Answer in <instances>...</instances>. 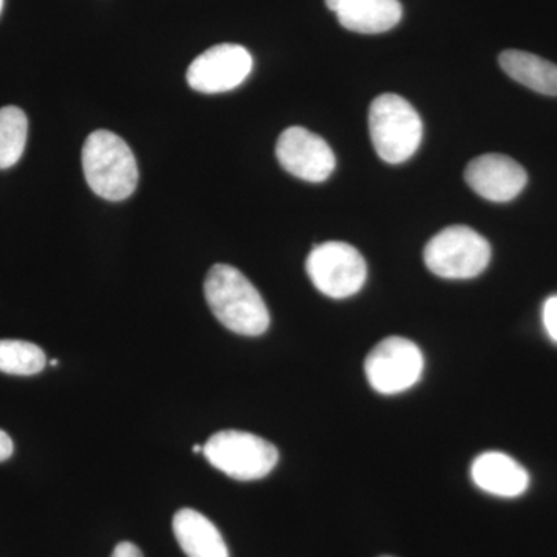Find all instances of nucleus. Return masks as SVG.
Listing matches in <instances>:
<instances>
[{"mask_svg":"<svg viewBox=\"0 0 557 557\" xmlns=\"http://www.w3.org/2000/svg\"><path fill=\"white\" fill-rule=\"evenodd\" d=\"M369 131L380 159L391 164L408 161L423 139V123L417 110L394 94L380 95L370 104Z\"/></svg>","mask_w":557,"mask_h":557,"instance_id":"3","label":"nucleus"},{"mask_svg":"<svg viewBox=\"0 0 557 557\" xmlns=\"http://www.w3.org/2000/svg\"><path fill=\"white\" fill-rule=\"evenodd\" d=\"M47 357L36 344L20 339H0V372L32 376L42 372Z\"/></svg>","mask_w":557,"mask_h":557,"instance_id":"16","label":"nucleus"},{"mask_svg":"<svg viewBox=\"0 0 557 557\" xmlns=\"http://www.w3.org/2000/svg\"><path fill=\"white\" fill-rule=\"evenodd\" d=\"M542 321H544V327L547 330L549 339L557 343V296H552V298L545 300Z\"/></svg>","mask_w":557,"mask_h":557,"instance_id":"17","label":"nucleus"},{"mask_svg":"<svg viewBox=\"0 0 557 557\" xmlns=\"http://www.w3.org/2000/svg\"><path fill=\"white\" fill-rule=\"evenodd\" d=\"M276 157L285 171L304 182H325L336 168L329 143L306 127L293 126L282 132Z\"/></svg>","mask_w":557,"mask_h":557,"instance_id":"9","label":"nucleus"},{"mask_svg":"<svg viewBox=\"0 0 557 557\" xmlns=\"http://www.w3.org/2000/svg\"><path fill=\"white\" fill-rule=\"evenodd\" d=\"M193 450H194V453H201V454H203V446L194 445Z\"/></svg>","mask_w":557,"mask_h":557,"instance_id":"20","label":"nucleus"},{"mask_svg":"<svg viewBox=\"0 0 557 557\" xmlns=\"http://www.w3.org/2000/svg\"><path fill=\"white\" fill-rule=\"evenodd\" d=\"M307 274L322 295L346 299L364 287L368 263L351 245L325 242L311 249L307 258Z\"/></svg>","mask_w":557,"mask_h":557,"instance_id":"6","label":"nucleus"},{"mask_svg":"<svg viewBox=\"0 0 557 557\" xmlns=\"http://www.w3.org/2000/svg\"><path fill=\"white\" fill-rule=\"evenodd\" d=\"M381 557H391V556H381Z\"/></svg>","mask_w":557,"mask_h":557,"instance_id":"23","label":"nucleus"},{"mask_svg":"<svg viewBox=\"0 0 557 557\" xmlns=\"http://www.w3.org/2000/svg\"><path fill=\"white\" fill-rule=\"evenodd\" d=\"M469 188L480 197L496 203L515 200L527 186V171L500 153H486L469 161L465 170Z\"/></svg>","mask_w":557,"mask_h":557,"instance_id":"10","label":"nucleus"},{"mask_svg":"<svg viewBox=\"0 0 557 557\" xmlns=\"http://www.w3.org/2000/svg\"><path fill=\"white\" fill-rule=\"evenodd\" d=\"M490 242L469 226L454 225L440 231L424 248V263L443 278H472L486 270Z\"/></svg>","mask_w":557,"mask_h":557,"instance_id":"5","label":"nucleus"},{"mask_svg":"<svg viewBox=\"0 0 557 557\" xmlns=\"http://www.w3.org/2000/svg\"><path fill=\"white\" fill-rule=\"evenodd\" d=\"M424 358L420 347L401 336L381 341L366 358L370 387L381 395L409 391L423 376Z\"/></svg>","mask_w":557,"mask_h":557,"instance_id":"7","label":"nucleus"},{"mask_svg":"<svg viewBox=\"0 0 557 557\" xmlns=\"http://www.w3.org/2000/svg\"><path fill=\"white\" fill-rule=\"evenodd\" d=\"M49 364L51 366V368H57V366L60 364V362H58L57 359H51V361H49Z\"/></svg>","mask_w":557,"mask_h":557,"instance_id":"21","label":"nucleus"},{"mask_svg":"<svg viewBox=\"0 0 557 557\" xmlns=\"http://www.w3.org/2000/svg\"><path fill=\"white\" fill-rule=\"evenodd\" d=\"M205 298L223 327L260 336L270 327V311L258 288L239 270L218 263L205 278Z\"/></svg>","mask_w":557,"mask_h":557,"instance_id":"1","label":"nucleus"},{"mask_svg":"<svg viewBox=\"0 0 557 557\" xmlns=\"http://www.w3.org/2000/svg\"><path fill=\"white\" fill-rule=\"evenodd\" d=\"M13 440L10 438L7 432L0 429V461L9 460V458L13 456Z\"/></svg>","mask_w":557,"mask_h":557,"instance_id":"19","label":"nucleus"},{"mask_svg":"<svg viewBox=\"0 0 557 557\" xmlns=\"http://www.w3.org/2000/svg\"><path fill=\"white\" fill-rule=\"evenodd\" d=\"M28 120L24 110L9 106L0 109V170H10L27 145Z\"/></svg>","mask_w":557,"mask_h":557,"instance_id":"15","label":"nucleus"},{"mask_svg":"<svg viewBox=\"0 0 557 557\" xmlns=\"http://www.w3.org/2000/svg\"><path fill=\"white\" fill-rule=\"evenodd\" d=\"M471 478L485 493L497 497H519L530 486V475L515 458L497 450L480 454L471 467Z\"/></svg>","mask_w":557,"mask_h":557,"instance_id":"12","label":"nucleus"},{"mask_svg":"<svg viewBox=\"0 0 557 557\" xmlns=\"http://www.w3.org/2000/svg\"><path fill=\"white\" fill-rule=\"evenodd\" d=\"M347 30L380 35L397 27L403 17L399 0H325Z\"/></svg>","mask_w":557,"mask_h":557,"instance_id":"11","label":"nucleus"},{"mask_svg":"<svg viewBox=\"0 0 557 557\" xmlns=\"http://www.w3.org/2000/svg\"><path fill=\"white\" fill-rule=\"evenodd\" d=\"M2 9H3V0H0V13H2Z\"/></svg>","mask_w":557,"mask_h":557,"instance_id":"22","label":"nucleus"},{"mask_svg":"<svg viewBox=\"0 0 557 557\" xmlns=\"http://www.w3.org/2000/svg\"><path fill=\"white\" fill-rule=\"evenodd\" d=\"M509 78L537 94L557 97V65L544 58L520 50H507L498 57Z\"/></svg>","mask_w":557,"mask_h":557,"instance_id":"14","label":"nucleus"},{"mask_svg":"<svg viewBox=\"0 0 557 557\" xmlns=\"http://www.w3.org/2000/svg\"><path fill=\"white\" fill-rule=\"evenodd\" d=\"M252 70L251 53L237 44H219L197 57L186 79L190 89L215 95L237 89Z\"/></svg>","mask_w":557,"mask_h":557,"instance_id":"8","label":"nucleus"},{"mask_svg":"<svg viewBox=\"0 0 557 557\" xmlns=\"http://www.w3.org/2000/svg\"><path fill=\"white\" fill-rule=\"evenodd\" d=\"M110 557H143V553L139 552L137 545L131 544V542H121L113 549L112 556Z\"/></svg>","mask_w":557,"mask_h":557,"instance_id":"18","label":"nucleus"},{"mask_svg":"<svg viewBox=\"0 0 557 557\" xmlns=\"http://www.w3.org/2000/svg\"><path fill=\"white\" fill-rule=\"evenodd\" d=\"M212 467L240 482L267 478L278 461L276 446L258 435L242 431H220L203 446Z\"/></svg>","mask_w":557,"mask_h":557,"instance_id":"4","label":"nucleus"},{"mask_svg":"<svg viewBox=\"0 0 557 557\" xmlns=\"http://www.w3.org/2000/svg\"><path fill=\"white\" fill-rule=\"evenodd\" d=\"M83 171L87 185L101 199H129L138 185V166L129 145L109 131L91 132L84 143Z\"/></svg>","mask_w":557,"mask_h":557,"instance_id":"2","label":"nucleus"},{"mask_svg":"<svg viewBox=\"0 0 557 557\" xmlns=\"http://www.w3.org/2000/svg\"><path fill=\"white\" fill-rule=\"evenodd\" d=\"M172 528L186 556L230 557L228 547L218 528L196 509H180L172 520Z\"/></svg>","mask_w":557,"mask_h":557,"instance_id":"13","label":"nucleus"}]
</instances>
